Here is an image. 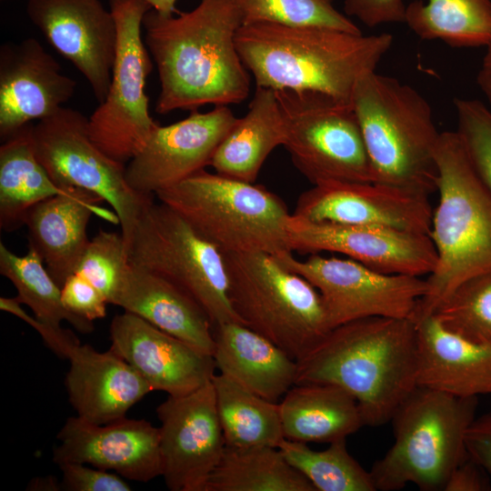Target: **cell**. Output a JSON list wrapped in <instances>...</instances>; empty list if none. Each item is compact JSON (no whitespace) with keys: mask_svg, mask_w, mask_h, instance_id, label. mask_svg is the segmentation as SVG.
Instances as JSON below:
<instances>
[{"mask_svg":"<svg viewBox=\"0 0 491 491\" xmlns=\"http://www.w3.org/2000/svg\"><path fill=\"white\" fill-rule=\"evenodd\" d=\"M242 25L235 0H198L176 16L145 14L144 40L160 82L156 113L228 106L248 96L250 73L235 43Z\"/></svg>","mask_w":491,"mask_h":491,"instance_id":"obj_1","label":"cell"},{"mask_svg":"<svg viewBox=\"0 0 491 491\" xmlns=\"http://www.w3.org/2000/svg\"><path fill=\"white\" fill-rule=\"evenodd\" d=\"M296 363V384L339 386L356 401L365 426H382L417 386L416 324L385 316L354 320L331 329Z\"/></svg>","mask_w":491,"mask_h":491,"instance_id":"obj_2","label":"cell"},{"mask_svg":"<svg viewBox=\"0 0 491 491\" xmlns=\"http://www.w3.org/2000/svg\"><path fill=\"white\" fill-rule=\"evenodd\" d=\"M235 43L256 87L314 91L351 102L357 82L376 70L393 36L257 23L243 25Z\"/></svg>","mask_w":491,"mask_h":491,"instance_id":"obj_3","label":"cell"},{"mask_svg":"<svg viewBox=\"0 0 491 491\" xmlns=\"http://www.w3.org/2000/svg\"><path fill=\"white\" fill-rule=\"evenodd\" d=\"M436 161L439 200L429 236L436 261L415 322L431 316L464 281L491 271V192L473 167L456 131L440 134Z\"/></svg>","mask_w":491,"mask_h":491,"instance_id":"obj_4","label":"cell"},{"mask_svg":"<svg viewBox=\"0 0 491 491\" xmlns=\"http://www.w3.org/2000/svg\"><path fill=\"white\" fill-rule=\"evenodd\" d=\"M369 158L372 182L428 195L436 191L440 136L427 100L413 86L376 71L351 98Z\"/></svg>","mask_w":491,"mask_h":491,"instance_id":"obj_5","label":"cell"},{"mask_svg":"<svg viewBox=\"0 0 491 491\" xmlns=\"http://www.w3.org/2000/svg\"><path fill=\"white\" fill-rule=\"evenodd\" d=\"M477 403V397L417 386L390 420L394 444L370 470L376 490L414 484L422 491H444L453 470L468 458L466 434Z\"/></svg>","mask_w":491,"mask_h":491,"instance_id":"obj_6","label":"cell"},{"mask_svg":"<svg viewBox=\"0 0 491 491\" xmlns=\"http://www.w3.org/2000/svg\"><path fill=\"white\" fill-rule=\"evenodd\" d=\"M222 253L292 252L284 201L260 185L205 169L155 194Z\"/></svg>","mask_w":491,"mask_h":491,"instance_id":"obj_7","label":"cell"},{"mask_svg":"<svg viewBox=\"0 0 491 491\" xmlns=\"http://www.w3.org/2000/svg\"><path fill=\"white\" fill-rule=\"evenodd\" d=\"M242 324L299 360L331 330L316 288L264 252L223 253Z\"/></svg>","mask_w":491,"mask_h":491,"instance_id":"obj_8","label":"cell"},{"mask_svg":"<svg viewBox=\"0 0 491 491\" xmlns=\"http://www.w3.org/2000/svg\"><path fill=\"white\" fill-rule=\"evenodd\" d=\"M126 246L131 265L188 292L205 310L214 327L242 323L229 297L224 254L169 206L154 202L146 206Z\"/></svg>","mask_w":491,"mask_h":491,"instance_id":"obj_9","label":"cell"},{"mask_svg":"<svg viewBox=\"0 0 491 491\" xmlns=\"http://www.w3.org/2000/svg\"><path fill=\"white\" fill-rule=\"evenodd\" d=\"M275 92L286 126L284 146L309 182H372L369 158L351 102L314 91Z\"/></svg>","mask_w":491,"mask_h":491,"instance_id":"obj_10","label":"cell"},{"mask_svg":"<svg viewBox=\"0 0 491 491\" xmlns=\"http://www.w3.org/2000/svg\"><path fill=\"white\" fill-rule=\"evenodd\" d=\"M117 44L105 99L88 118L93 142L110 158L126 165L159 125L150 115L145 86L153 59L142 38L151 10L145 0H109Z\"/></svg>","mask_w":491,"mask_h":491,"instance_id":"obj_11","label":"cell"},{"mask_svg":"<svg viewBox=\"0 0 491 491\" xmlns=\"http://www.w3.org/2000/svg\"><path fill=\"white\" fill-rule=\"evenodd\" d=\"M35 155L60 187L90 191L113 208L125 243L154 195L134 191L125 178V165L106 155L91 139L88 118L61 107L30 125Z\"/></svg>","mask_w":491,"mask_h":491,"instance_id":"obj_12","label":"cell"},{"mask_svg":"<svg viewBox=\"0 0 491 491\" xmlns=\"http://www.w3.org/2000/svg\"><path fill=\"white\" fill-rule=\"evenodd\" d=\"M275 257L316 288L330 329L371 316L414 320L427 291L421 276L382 273L348 257L311 254L299 260L292 252Z\"/></svg>","mask_w":491,"mask_h":491,"instance_id":"obj_13","label":"cell"},{"mask_svg":"<svg viewBox=\"0 0 491 491\" xmlns=\"http://www.w3.org/2000/svg\"><path fill=\"white\" fill-rule=\"evenodd\" d=\"M162 476L171 491H205L225 448L212 381L156 407Z\"/></svg>","mask_w":491,"mask_h":491,"instance_id":"obj_14","label":"cell"},{"mask_svg":"<svg viewBox=\"0 0 491 491\" xmlns=\"http://www.w3.org/2000/svg\"><path fill=\"white\" fill-rule=\"evenodd\" d=\"M236 119L228 106L217 105L158 125L125 165L127 184L141 195H155L205 169Z\"/></svg>","mask_w":491,"mask_h":491,"instance_id":"obj_15","label":"cell"},{"mask_svg":"<svg viewBox=\"0 0 491 491\" xmlns=\"http://www.w3.org/2000/svg\"><path fill=\"white\" fill-rule=\"evenodd\" d=\"M287 239L292 252L339 253L386 274L428 276L436 261L429 235L312 222L292 214L287 224Z\"/></svg>","mask_w":491,"mask_h":491,"instance_id":"obj_16","label":"cell"},{"mask_svg":"<svg viewBox=\"0 0 491 491\" xmlns=\"http://www.w3.org/2000/svg\"><path fill=\"white\" fill-rule=\"evenodd\" d=\"M26 14L47 42L86 79L101 104L117 44L115 19L101 0H28Z\"/></svg>","mask_w":491,"mask_h":491,"instance_id":"obj_17","label":"cell"},{"mask_svg":"<svg viewBox=\"0 0 491 491\" xmlns=\"http://www.w3.org/2000/svg\"><path fill=\"white\" fill-rule=\"evenodd\" d=\"M312 221L429 235L428 195L374 182H326L302 193L292 214Z\"/></svg>","mask_w":491,"mask_h":491,"instance_id":"obj_18","label":"cell"},{"mask_svg":"<svg viewBox=\"0 0 491 491\" xmlns=\"http://www.w3.org/2000/svg\"><path fill=\"white\" fill-rule=\"evenodd\" d=\"M56 439V465L82 463L144 483L162 476L159 427L146 420L124 417L98 425L71 416Z\"/></svg>","mask_w":491,"mask_h":491,"instance_id":"obj_19","label":"cell"},{"mask_svg":"<svg viewBox=\"0 0 491 491\" xmlns=\"http://www.w3.org/2000/svg\"><path fill=\"white\" fill-rule=\"evenodd\" d=\"M111 346L150 386L171 396L188 395L215 375L212 356L124 311L110 324Z\"/></svg>","mask_w":491,"mask_h":491,"instance_id":"obj_20","label":"cell"},{"mask_svg":"<svg viewBox=\"0 0 491 491\" xmlns=\"http://www.w3.org/2000/svg\"><path fill=\"white\" fill-rule=\"evenodd\" d=\"M76 82L35 38L0 47V136L7 139L33 120L50 116L68 102Z\"/></svg>","mask_w":491,"mask_h":491,"instance_id":"obj_21","label":"cell"},{"mask_svg":"<svg viewBox=\"0 0 491 491\" xmlns=\"http://www.w3.org/2000/svg\"><path fill=\"white\" fill-rule=\"evenodd\" d=\"M103 199L79 187L33 205L26 214L29 247L42 257L49 274L61 287L73 275L89 242L87 225L93 215L119 225L115 211L98 205Z\"/></svg>","mask_w":491,"mask_h":491,"instance_id":"obj_22","label":"cell"},{"mask_svg":"<svg viewBox=\"0 0 491 491\" xmlns=\"http://www.w3.org/2000/svg\"><path fill=\"white\" fill-rule=\"evenodd\" d=\"M65 385L77 416L103 425L124 417L152 388L112 349L99 352L89 345H75L68 352Z\"/></svg>","mask_w":491,"mask_h":491,"instance_id":"obj_23","label":"cell"},{"mask_svg":"<svg viewBox=\"0 0 491 491\" xmlns=\"http://www.w3.org/2000/svg\"><path fill=\"white\" fill-rule=\"evenodd\" d=\"M416 324L417 386L460 397L491 395V344L457 336L432 315Z\"/></svg>","mask_w":491,"mask_h":491,"instance_id":"obj_24","label":"cell"},{"mask_svg":"<svg viewBox=\"0 0 491 491\" xmlns=\"http://www.w3.org/2000/svg\"><path fill=\"white\" fill-rule=\"evenodd\" d=\"M114 305L213 356L214 325L209 316L172 281L131 265Z\"/></svg>","mask_w":491,"mask_h":491,"instance_id":"obj_25","label":"cell"},{"mask_svg":"<svg viewBox=\"0 0 491 491\" xmlns=\"http://www.w3.org/2000/svg\"><path fill=\"white\" fill-rule=\"evenodd\" d=\"M214 337L216 368L250 391L278 403L296 385V360L246 325H217Z\"/></svg>","mask_w":491,"mask_h":491,"instance_id":"obj_26","label":"cell"},{"mask_svg":"<svg viewBox=\"0 0 491 491\" xmlns=\"http://www.w3.org/2000/svg\"><path fill=\"white\" fill-rule=\"evenodd\" d=\"M284 437L333 443L365 426L355 398L331 384L294 385L278 402Z\"/></svg>","mask_w":491,"mask_h":491,"instance_id":"obj_27","label":"cell"},{"mask_svg":"<svg viewBox=\"0 0 491 491\" xmlns=\"http://www.w3.org/2000/svg\"><path fill=\"white\" fill-rule=\"evenodd\" d=\"M286 126L276 92L256 87L247 113L215 149L210 166L224 176L254 183L270 153L284 145Z\"/></svg>","mask_w":491,"mask_h":491,"instance_id":"obj_28","label":"cell"},{"mask_svg":"<svg viewBox=\"0 0 491 491\" xmlns=\"http://www.w3.org/2000/svg\"><path fill=\"white\" fill-rule=\"evenodd\" d=\"M30 125L0 146V228L5 232L20 228L33 205L67 188L58 186L37 159Z\"/></svg>","mask_w":491,"mask_h":491,"instance_id":"obj_29","label":"cell"},{"mask_svg":"<svg viewBox=\"0 0 491 491\" xmlns=\"http://www.w3.org/2000/svg\"><path fill=\"white\" fill-rule=\"evenodd\" d=\"M212 383L226 446H279L285 437L278 403L221 373L214 376Z\"/></svg>","mask_w":491,"mask_h":491,"instance_id":"obj_30","label":"cell"},{"mask_svg":"<svg viewBox=\"0 0 491 491\" xmlns=\"http://www.w3.org/2000/svg\"><path fill=\"white\" fill-rule=\"evenodd\" d=\"M205 491H316L278 447L225 446Z\"/></svg>","mask_w":491,"mask_h":491,"instance_id":"obj_31","label":"cell"},{"mask_svg":"<svg viewBox=\"0 0 491 491\" xmlns=\"http://www.w3.org/2000/svg\"><path fill=\"white\" fill-rule=\"evenodd\" d=\"M405 23L422 40H440L456 48L491 42V0H416Z\"/></svg>","mask_w":491,"mask_h":491,"instance_id":"obj_32","label":"cell"},{"mask_svg":"<svg viewBox=\"0 0 491 491\" xmlns=\"http://www.w3.org/2000/svg\"><path fill=\"white\" fill-rule=\"evenodd\" d=\"M0 273L15 286L21 304L26 305L41 323L62 330L65 321L83 334L94 330V323L69 312L62 301L57 285L37 252L29 247L25 256H17L0 243Z\"/></svg>","mask_w":491,"mask_h":491,"instance_id":"obj_33","label":"cell"},{"mask_svg":"<svg viewBox=\"0 0 491 491\" xmlns=\"http://www.w3.org/2000/svg\"><path fill=\"white\" fill-rule=\"evenodd\" d=\"M277 447L316 491H376L370 471L350 455L346 439L330 443L321 451L286 438Z\"/></svg>","mask_w":491,"mask_h":491,"instance_id":"obj_34","label":"cell"},{"mask_svg":"<svg viewBox=\"0 0 491 491\" xmlns=\"http://www.w3.org/2000/svg\"><path fill=\"white\" fill-rule=\"evenodd\" d=\"M432 316L443 327L457 336L491 344V271L461 283Z\"/></svg>","mask_w":491,"mask_h":491,"instance_id":"obj_35","label":"cell"},{"mask_svg":"<svg viewBox=\"0 0 491 491\" xmlns=\"http://www.w3.org/2000/svg\"><path fill=\"white\" fill-rule=\"evenodd\" d=\"M235 1L240 10L243 25L268 23L361 33L355 23L334 6L333 0Z\"/></svg>","mask_w":491,"mask_h":491,"instance_id":"obj_36","label":"cell"},{"mask_svg":"<svg viewBox=\"0 0 491 491\" xmlns=\"http://www.w3.org/2000/svg\"><path fill=\"white\" fill-rule=\"evenodd\" d=\"M131 265L122 234L100 230L89 242L75 273L94 285L114 305Z\"/></svg>","mask_w":491,"mask_h":491,"instance_id":"obj_37","label":"cell"},{"mask_svg":"<svg viewBox=\"0 0 491 491\" xmlns=\"http://www.w3.org/2000/svg\"><path fill=\"white\" fill-rule=\"evenodd\" d=\"M456 133L476 174L491 192V110L481 101L456 98Z\"/></svg>","mask_w":491,"mask_h":491,"instance_id":"obj_38","label":"cell"},{"mask_svg":"<svg viewBox=\"0 0 491 491\" xmlns=\"http://www.w3.org/2000/svg\"><path fill=\"white\" fill-rule=\"evenodd\" d=\"M62 489L67 491H129L130 485L116 473L77 462L57 465Z\"/></svg>","mask_w":491,"mask_h":491,"instance_id":"obj_39","label":"cell"},{"mask_svg":"<svg viewBox=\"0 0 491 491\" xmlns=\"http://www.w3.org/2000/svg\"><path fill=\"white\" fill-rule=\"evenodd\" d=\"M62 301L72 314L94 322L106 316L105 296L77 273L69 276L61 286Z\"/></svg>","mask_w":491,"mask_h":491,"instance_id":"obj_40","label":"cell"},{"mask_svg":"<svg viewBox=\"0 0 491 491\" xmlns=\"http://www.w3.org/2000/svg\"><path fill=\"white\" fill-rule=\"evenodd\" d=\"M16 297H0V309L31 326L43 338L45 345L58 356L67 358L69 350L80 343L70 330H55L27 314Z\"/></svg>","mask_w":491,"mask_h":491,"instance_id":"obj_41","label":"cell"},{"mask_svg":"<svg viewBox=\"0 0 491 491\" xmlns=\"http://www.w3.org/2000/svg\"><path fill=\"white\" fill-rule=\"evenodd\" d=\"M403 0H345V12L368 27L405 22Z\"/></svg>","mask_w":491,"mask_h":491,"instance_id":"obj_42","label":"cell"},{"mask_svg":"<svg viewBox=\"0 0 491 491\" xmlns=\"http://www.w3.org/2000/svg\"><path fill=\"white\" fill-rule=\"evenodd\" d=\"M466 448L491 479V412L474 419L466 434Z\"/></svg>","mask_w":491,"mask_h":491,"instance_id":"obj_43","label":"cell"},{"mask_svg":"<svg viewBox=\"0 0 491 491\" xmlns=\"http://www.w3.org/2000/svg\"><path fill=\"white\" fill-rule=\"evenodd\" d=\"M489 479L484 469L468 457L453 470L444 491H486L491 489Z\"/></svg>","mask_w":491,"mask_h":491,"instance_id":"obj_44","label":"cell"},{"mask_svg":"<svg viewBox=\"0 0 491 491\" xmlns=\"http://www.w3.org/2000/svg\"><path fill=\"white\" fill-rule=\"evenodd\" d=\"M486 48L476 79L479 88L491 105V42Z\"/></svg>","mask_w":491,"mask_h":491,"instance_id":"obj_45","label":"cell"},{"mask_svg":"<svg viewBox=\"0 0 491 491\" xmlns=\"http://www.w3.org/2000/svg\"><path fill=\"white\" fill-rule=\"evenodd\" d=\"M28 490L57 491L63 490L61 483L53 476L37 477L32 479L27 486Z\"/></svg>","mask_w":491,"mask_h":491,"instance_id":"obj_46","label":"cell"},{"mask_svg":"<svg viewBox=\"0 0 491 491\" xmlns=\"http://www.w3.org/2000/svg\"><path fill=\"white\" fill-rule=\"evenodd\" d=\"M151 7L163 16H172L178 14L175 8L176 0H145Z\"/></svg>","mask_w":491,"mask_h":491,"instance_id":"obj_47","label":"cell"}]
</instances>
